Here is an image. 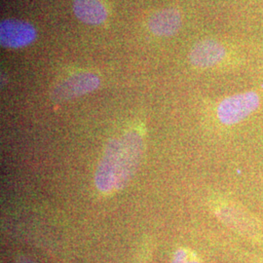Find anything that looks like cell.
<instances>
[{"label":"cell","instance_id":"cell-1","mask_svg":"<svg viewBox=\"0 0 263 263\" xmlns=\"http://www.w3.org/2000/svg\"><path fill=\"white\" fill-rule=\"evenodd\" d=\"M142 140L136 132H130L108 142L96 173V185L104 193L124 187L139 166Z\"/></svg>","mask_w":263,"mask_h":263},{"label":"cell","instance_id":"cell-2","mask_svg":"<svg viewBox=\"0 0 263 263\" xmlns=\"http://www.w3.org/2000/svg\"><path fill=\"white\" fill-rule=\"evenodd\" d=\"M259 104L260 98L254 91L229 96L217 105L216 116L221 124L233 126L252 115Z\"/></svg>","mask_w":263,"mask_h":263},{"label":"cell","instance_id":"cell-3","mask_svg":"<svg viewBox=\"0 0 263 263\" xmlns=\"http://www.w3.org/2000/svg\"><path fill=\"white\" fill-rule=\"evenodd\" d=\"M101 83L99 76L92 72H81L70 76L57 85L52 92V99L56 102L69 101L96 90Z\"/></svg>","mask_w":263,"mask_h":263},{"label":"cell","instance_id":"cell-4","mask_svg":"<svg viewBox=\"0 0 263 263\" xmlns=\"http://www.w3.org/2000/svg\"><path fill=\"white\" fill-rule=\"evenodd\" d=\"M216 215L226 226L242 235L255 238L258 235V226L254 217L239 205L229 202L220 203L216 209Z\"/></svg>","mask_w":263,"mask_h":263},{"label":"cell","instance_id":"cell-5","mask_svg":"<svg viewBox=\"0 0 263 263\" xmlns=\"http://www.w3.org/2000/svg\"><path fill=\"white\" fill-rule=\"evenodd\" d=\"M35 38L36 29L28 22L8 19L0 23V43L3 47H26Z\"/></svg>","mask_w":263,"mask_h":263},{"label":"cell","instance_id":"cell-6","mask_svg":"<svg viewBox=\"0 0 263 263\" xmlns=\"http://www.w3.org/2000/svg\"><path fill=\"white\" fill-rule=\"evenodd\" d=\"M226 57L227 50L222 43L214 39H205L191 49L189 61L196 67L208 68L222 63Z\"/></svg>","mask_w":263,"mask_h":263},{"label":"cell","instance_id":"cell-7","mask_svg":"<svg viewBox=\"0 0 263 263\" xmlns=\"http://www.w3.org/2000/svg\"><path fill=\"white\" fill-rule=\"evenodd\" d=\"M180 27V13L174 8L160 10L148 20V28L157 36H172L179 31Z\"/></svg>","mask_w":263,"mask_h":263},{"label":"cell","instance_id":"cell-8","mask_svg":"<svg viewBox=\"0 0 263 263\" xmlns=\"http://www.w3.org/2000/svg\"><path fill=\"white\" fill-rule=\"evenodd\" d=\"M76 18L87 25H100L107 18V11L100 0H73Z\"/></svg>","mask_w":263,"mask_h":263},{"label":"cell","instance_id":"cell-9","mask_svg":"<svg viewBox=\"0 0 263 263\" xmlns=\"http://www.w3.org/2000/svg\"><path fill=\"white\" fill-rule=\"evenodd\" d=\"M172 263H201L197 255L187 249H179L173 257Z\"/></svg>","mask_w":263,"mask_h":263},{"label":"cell","instance_id":"cell-10","mask_svg":"<svg viewBox=\"0 0 263 263\" xmlns=\"http://www.w3.org/2000/svg\"><path fill=\"white\" fill-rule=\"evenodd\" d=\"M18 263H33L30 259H28V258H21Z\"/></svg>","mask_w":263,"mask_h":263}]
</instances>
